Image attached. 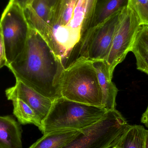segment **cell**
Listing matches in <instances>:
<instances>
[{
    "instance_id": "obj_9",
    "label": "cell",
    "mask_w": 148,
    "mask_h": 148,
    "mask_svg": "<svg viewBox=\"0 0 148 148\" xmlns=\"http://www.w3.org/2000/svg\"><path fill=\"white\" fill-rule=\"evenodd\" d=\"M8 100L21 99L35 112L41 121L45 119L50 111L53 101L19 80L15 85L5 90Z\"/></svg>"
},
{
    "instance_id": "obj_1",
    "label": "cell",
    "mask_w": 148,
    "mask_h": 148,
    "mask_svg": "<svg viewBox=\"0 0 148 148\" xmlns=\"http://www.w3.org/2000/svg\"><path fill=\"white\" fill-rule=\"evenodd\" d=\"M98 0H57L42 37L66 69L85 60V44Z\"/></svg>"
},
{
    "instance_id": "obj_2",
    "label": "cell",
    "mask_w": 148,
    "mask_h": 148,
    "mask_svg": "<svg viewBox=\"0 0 148 148\" xmlns=\"http://www.w3.org/2000/svg\"><path fill=\"white\" fill-rule=\"evenodd\" d=\"M7 67L19 80L53 101L62 97L60 83L65 69L41 35L29 27L25 48Z\"/></svg>"
},
{
    "instance_id": "obj_14",
    "label": "cell",
    "mask_w": 148,
    "mask_h": 148,
    "mask_svg": "<svg viewBox=\"0 0 148 148\" xmlns=\"http://www.w3.org/2000/svg\"><path fill=\"white\" fill-rule=\"evenodd\" d=\"M81 130H62L43 134L29 148H61L75 137Z\"/></svg>"
},
{
    "instance_id": "obj_16",
    "label": "cell",
    "mask_w": 148,
    "mask_h": 148,
    "mask_svg": "<svg viewBox=\"0 0 148 148\" xmlns=\"http://www.w3.org/2000/svg\"><path fill=\"white\" fill-rule=\"evenodd\" d=\"M147 130L141 125L130 126L115 147L117 148H145Z\"/></svg>"
},
{
    "instance_id": "obj_17",
    "label": "cell",
    "mask_w": 148,
    "mask_h": 148,
    "mask_svg": "<svg viewBox=\"0 0 148 148\" xmlns=\"http://www.w3.org/2000/svg\"><path fill=\"white\" fill-rule=\"evenodd\" d=\"M14 106L13 114L18 122L22 125L32 124L40 128L42 122L35 112L23 101L18 98L12 100Z\"/></svg>"
},
{
    "instance_id": "obj_21",
    "label": "cell",
    "mask_w": 148,
    "mask_h": 148,
    "mask_svg": "<svg viewBox=\"0 0 148 148\" xmlns=\"http://www.w3.org/2000/svg\"><path fill=\"white\" fill-rule=\"evenodd\" d=\"M145 148H148V130H147V135H146Z\"/></svg>"
},
{
    "instance_id": "obj_15",
    "label": "cell",
    "mask_w": 148,
    "mask_h": 148,
    "mask_svg": "<svg viewBox=\"0 0 148 148\" xmlns=\"http://www.w3.org/2000/svg\"><path fill=\"white\" fill-rule=\"evenodd\" d=\"M128 0H98L96 7L92 27L110 18L127 5Z\"/></svg>"
},
{
    "instance_id": "obj_7",
    "label": "cell",
    "mask_w": 148,
    "mask_h": 148,
    "mask_svg": "<svg viewBox=\"0 0 148 148\" xmlns=\"http://www.w3.org/2000/svg\"><path fill=\"white\" fill-rule=\"evenodd\" d=\"M141 25L134 12L127 6L121 11L120 20L109 52L105 61L110 76L116 67L122 62L131 47L138 28Z\"/></svg>"
},
{
    "instance_id": "obj_3",
    "label": "cell",
    "mask_w": 148,
    "mask_h": 148,
    "mask_svg": "<svg viewBox=\"0 0 148 148\" xmlns=\"http://www.w3.org/2000/svg\"><path fill=\"white\" fill-rule=\"evenodd\" d=\"M107 111L103 107L59 97L53 101L39 130L43 134L57 130H82L97 122Z\"/></svg>"
},
{
    "instance_id": "obj_23",
    "label": "cell",
    "mask_w": 148,
    "mask_h": 148,
    "mask_svg": "<svg viewBox=\"0 0 148 148\" xmlns=\"http://www.w3.org/2000/svg\"><path fill=\"white\" fill-rule=\"evenodd\" d=\"M112 148H117L116 147H113Z\"/></svg>"
},
{
    "instance_id": "obj_18",
    "label": "cell",
    "mask_w": 148,
    "mask_h": 148,
    "mask_svg": "<svg viewBox=\"0 0 148 148\" xmlns=\"http://www.w3.org/2000/svg\"><path fill=\"white\" fill-rule=\"evenodd\" d=\"M127 6L136 14L141 25H148V0H128Z\"/></svg>"
},
{
    "instance_id": "obj_5",
    "label": "cell",
    "mask_w": 148,
    "mask_h": 148,
    "mask_svg": "<svg viewBox=\"0 0 148 148\" xmlns=\"http://www.w3.org/2000/svg\"><path fill=\"white\" fill-rule=\"evenodd\" d=\"M130 125L116 109L80 133L61 148H112L116 146Z\"/></svg>"
},
{
    "instance_id": "obj_22",
    "label": "cell",
    "mask_w": 148,
    "mask_h": 148,
    "mask_svg": "<svg viewBox=\"0 0 148 148\" xmlns=\"http://www.w3.org/2000/svg\"><path fill=\"white\" fill-rule=\"evenodd\" d=\"M47 1L48 2L49 5H50L51 7H52V6L56 2V1L57 0H47Z\"/></svg>"
},
{
    "instance_id": "obj_19",
    "label": "cell",
    "mask_w": 148,
    "mask_h": 148,
    "mask_svg": "<svg viewBox=\"0 0 148 148\" xmlns=\"http://www.w3.org/2000/svg\"><path fill=\"white\" fill-rule=\"evenodd\" d=\"M7 61L5 46L2 34L1 27L0 25V69L4 66H7Z\"/></svg>"
},
{
    "instance_id": "obj_13",
    "label": "cell",
    "mask_w": 148,
    "mask_h": 148,
    "mask_svg": "<svg viewBox=\"0 0 148 148\" xmlns=\"http://www.w3.org/2000/svg\"><path fill=\"white\" fill-rule=\"evenodd\" d=\"M130 51L136 59L137 69L148 75V25H140Z\"/></svg>"
},
{
    "instance_id": "obj_6",
    "label": "cell",
    "mask_w": 148,
    "mask_h": 148,
    "mask_svg": "<svg viewBox=\"0 0 148 148\" xmlns=\"http://www.w3.org/2000/svg\"><path fill=\"white\" fill-rule=\"evenodd\" d=\"M0 25L5 46L7 66L13 62L24 49L29 27L23 9L17 4L9 2L2 14Z\"/></svg>"
},
{
    "instance_id": "obj_20",
    "label": "cell",
    "mask_w": 148,
    "mask_h": 148,
    "mask_svg": "<svg viewBox=\"0 0 148 148\" xmlns=\"http://www.w3.org/2000/svg\"><path fill=\"white\" fill-rule=\"evenodd\" d=\"M141 122L144 123L148 128V106L146 111L143 114L141 118Z\"/></svg>"
},
{
    "instance_id": "obj_12",
    "label": "cell",
    "mask_w": 148,
    "mask_h": 148,
    "mask_svg": "<svg viewBox=\"0 0 148 148\" xmlns=\"http://www.w3.org/2000/svg\"><path fill=\"white\" fill-rule=\"evenodd\" d=\"M21 127L10 116H0V148H22Z\"/></svg>"
},
{
    "instance_id": "obj_8",
    "label": "cell",
    "mask_w": 148,
    "mask_h": 148,
    "mask_svg": "<svg viewBox=\"0 0 148 148\" xmlns=\"http://www.w3.org/2000/svg\"><path fill=\"white\" fill-rule=\"evenodd\" d=\"M121 10L90 29L85 45L86 60H105L118 26Z\"/></svg>"
},
{
    "instance_id": "obj_10",
    "label": "cell",
    "mask_w": 148,
    "mask_h": 148,
    "mask_svg": "<svg viewBox=\"0 0 148 148\" xmlns=\"http://www.w3.org/2000/svg\"><path fill=\"white\" fill-rule=\"evenodd\" d=\"M51 8L47 0H33L23 9L29 27L37 31L42 36L47 29Z\"/></svg>"
},
{
    "instance_id": "obj_11",
    "label": "cell",
    "mask_w": 148,
    "mask_h": 148,
    "mask_svg": "<svg viewBox=\"0 0 148 148\" xmlns=\"http://www.w3.org/2000/svg\"><path fill=\"white\" fill-rule=\"evenodd\" d=\"M102 94V107L107 111L115 109L118 89L112 82L108 66L104 60L92 62Z\"/></svg>"
},
{
    "instance_id": "obj_4",
    "label": "cell",
    "mask_w": 148,
    "mask_h": 148,
    "mask_svg": "<svg viewBox=\"0 0 148 148\" xmlns=\"http://www.w3.org/2000/svg\"><path fill=\"white\" fill-rule=\"evenodd\" d=\"M62 97L102 107V94L92 62L80 61L65 69L60 83Z\"/></svg>"
}]
</instances>
